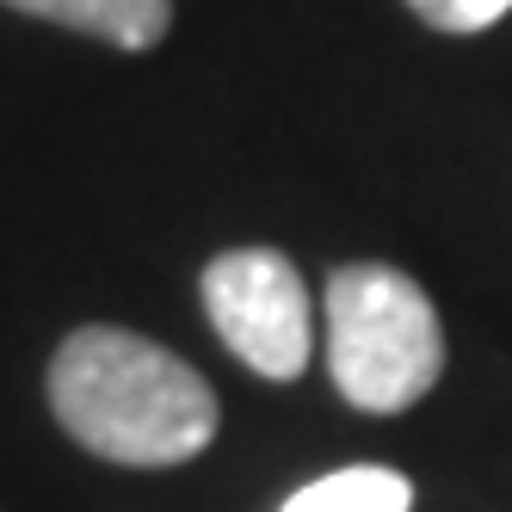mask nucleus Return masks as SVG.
Here are the masks:
<instances>
[{
	"label": "nucleus",
	"mask_w": 512,
	"mask_h": 512,
	"mask_svg": "<svg viewBox=\"0 0 512 512\" xmlns=\"http://www.w3.org/2000/svg\"><path fill=\"white\" fill-rule=\"evenodd\" d=\"M278 512H414V482L401 469L358 463V469H334L321 482L297 488Z\"/></svg>",
	"instance_id": "obj_5"
},
{
	"label": "nucleus",
	"mask_w": 512,
	"mask_h": 512,
	"mask_svg": "<svg viewBox=\"0 0 512 512\" xmlns=\"http://www.w3.org/2000/svg\"><path fill=\"white\" fill-rule=\"evenodd\" d=\"M204 315L223 346L272 383L303 377L309 364V290L278 247H229L204 266Z\"/></svg>",
	"instance_id": "obj_3"
},
{
	"label": "nucleus",
	"mask_w": 512,
	"mask_h": 512,
	"mask_svg": "<svg viewBox=\"0 0 512 512\" xmlns=\"http://www.w3.org/2000/svg\"><path fill=\"white\" fill-rule=\"evenodd\" d=\"M408 7L432 25V31H488L494 19L512 13V0H408Z\"/></svg>",
	"instance_id": "obj_6"
},
{
	"label": "nucleus",
	"mask_w": 512,
	"mask_h": 512,
	"mask_svg": "<svg viewBox=\"0 0 512 512\" xmlns=\"http://www.w3.org/2000/svg\"><path fill=\"white\" fill-rule=\"evenodd\" d=\"M327 371L364 414H401L445 371L432 297L395 266L358 260L327 278Z\"/></svg>",
	"instance_id": "obj_2"
},
{
	"label": "nucleus",
	"mask_w": 512,
	"mask_h": 512,
	"mask_svg": "<svg viewBox=\"0 0 512 512\" xmlns=\"http://www.w3.org/2000/svg\"><path fill=\"white\" fill-rule=\"evenodd\" d=\"M50 414L105 463L167 469L216 438V389L130 327H75L50 358Z\"/></svg>",
	"instance_id": "obj_1"
},
{
	"label": "nucleus",
	"mask_w": 512,
	"mask_h": 512,
	"mask_svg": "<svg viewBox=\"0 0 512 512\" xmlns=\"http://www.w3.org/2000/svg\"><path fill=\"white\" fill-rule=\"evenodd\" d=\"M25 19H50L112 50H155L173 25V0H7Z\"/></svg>",
	"instance_id": "obj_4"
}]
</instances>
